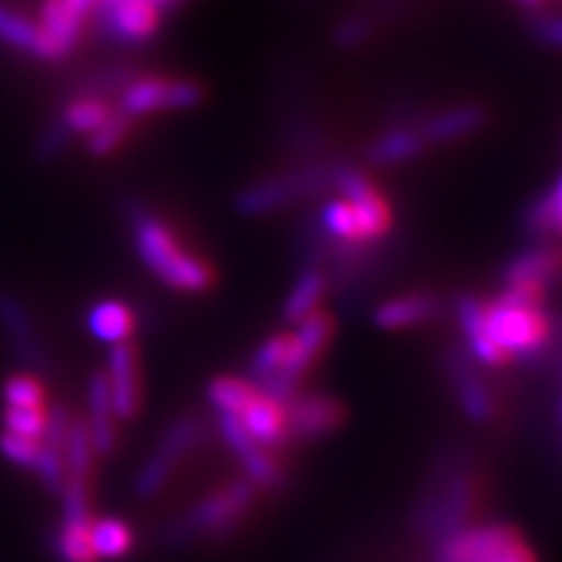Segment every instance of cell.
I'll return each mask as SVG.
<instances>
[{
	"label": "cell",
	"mask_w": 562,
	"mask_h": 562,
	"mask_svg": "<svg viewBox=\"0 0 562 562\" xmlns=\"http://www.w3.org/2000/svg\"><path fill=\"white\" fill-rule=\"evenodd\" d=\"M542 300V290L505 284L501 297L484 302V334L508 355V360L542 355L550 341L552 328Z\"/></svg>",
	"instance_id": "6da1fadb"
},
{
	"label": "cell",
	"mask_w": 562,
	"mask_h": 562,
	"mask_svg": "<svg viewBox=\"0 0 562 562\" xmlns=\"http://www.w3.org/2000/svg\"><path fill=\"white\" fill-rule=\"evenodd\" d=\"M133 243L140 261L161 284L178 292H206L214 284L211 266L188 250L159 216L138 211L133 220Z\"/></svg>",
	"instance_id": "7a4b0ae2"
},
{
	"label": "cell",
	"mask_w": 562,
	"mask_h": 562,
	"mask_svg": "<svg viewBox=\"0 0 562 562\" xmlns=\"http://www.w3.org/2000/svg\"><path fill=\"white\" fill-rule=\"evenodd\" d=\"M256 501V487L245 480H232L209 492L191 513L182 518L180 531L188 537H224L243 521Z\"/></svg>",
	"instance_id": "3957f363"
},
{
	"label": "cell",
	"mask_w": 562,
	"mask_h": 562,
	"mask_svg": "<svg viewBox=\"0 0 562 562\" xmlns=\"http://www.w3.org/2000/svg\"><path fill=\"white\" fill-rule=\"evenodd\" d=\"M203 100L199 81L191 79H165V76H144L133 79L121 97V112L131 121L157 112L188 110Z\"/></svg>",
	"instance_id": "277c9868"
},
{
	"label": "cell",
	"mask_w": 562,
	"mask_h": 562,
	"mask_svg": "<svg viewBox=\"0 0 562 562\" xmlns=\"http://www.w3.org/2000/svg\"><path fill=\"white\" fill-rule=\"evenodd\" d=\"M100 0H45L40 11L37 58L58 60L74 50L81 37L83 21Z\"/></svg>",
	"instance_id": "5b68a950"
},
{
	"label": "cell",
	"mask_w": 562,
	"mask_h": 562,
	"mask_svg": "<svg viewBox=\"0 0 562 562\" xmlns=\"http://www.w3.org/2000/svg\"><path fill=\"white\" fill-rule=\"evenodd\" d=\"M199 440V422L193 417H180L170 425V430L165 432V438L159 440V446L154 448L149 461L144 463V469L138 472L136 492L140 497H154L157 492L170 482L175 469L180 467L182 456L193 448V442Z\"/></svg>",
	"instance_id": "8992f818"
},
{
	"label": "cell",
	"mask_w": 562,
	"mask_h": 562,
	"mask_svg": "<svg viewBox=\"0 0 562 562\" xmlns=\"http://www.w3.org/2000/svg\"><path fill=\"white\" fill-rule=\"evenodd\" d=\"M334 186L341 191V199H347L357 211V220H360L364 243L381 240L383 235H389L393 214L389 201L375 191L370 178L355 167H339L331 175Z\"/></svg>",
	"instance_id": "52a82bcc"
},
{
	"label": "cell",
	"mask_w": 562,
	"mask_h": 562,
	"mask_svg": "<svg viewBox=\"0 0 562 562\" xmlns=\"http://www.w3.org/2000/svg\"><path fill=\"white\" fill-rule=\"evenodd\" d=\"M286 419H290V438H326V435L339 430L344 422V406L326 393H307V396L297 393L286 404Z\"/></svg>",
	"instance_id": "ba28073f"
},
{
	"label": "cell",
	"mask_w": 562,
	"mask_h": 562,
	"mask_svg": "<svg viewBox=\"0 0 562 562\" xmlns=\"http://www.w3.org/2000/svg\"><path fill=\"white\" fill-rule=\"evenodd\" d=\"M334 336V315L326 311H315L307 318L300 321V328L292 334L290 357H286L284 370L277 372L281 378H290L292 383H300L302 375L313 368V362L326 351L328 341ZM273 378V375H271Z\"/></svg>",
	"instance_id": "9c48e42d"
},
{
	"label": "cell",
	"mask_w": 562,
	"mask_h": 562,
	"mask_svg": "<svg viewBox=\"0 0 562 562\" xmlns=\"http://www.w3.org/2000/svg\"><path fill=\"white\" fill-rule=\"evenodd\" d=\"M108 385L115 417L133 419L140 412V364L138 351L128 341L115 344L108 360Z\"/></svg>",
	"instance_id": "30bf717a"
},
{
	"label": "cell",
	"mask_w": 562,
	"mask_h": 562,
	"mask_svg": "<svg viewBox=\"0 0 562 562\" xmlns=\"http://www.w3.org/2000/svg\"><path fill=\"white\" fill-rule=\"evenodd\" d=\"M518 539L516 531L503 526L459 531L440 547V562H495Z\"/></svg>",
	"instance_id": "8fae6325"
},
{
	"label": "cell",
	"mask_w": 562,
	"mask_h": 562,
	"mask_svg": "<svg viewBox=\"0 0 562 562\" xmlns=\"http://www.w3.org/2000/svg\"><path fill=\"white\" fill-rule=\"evenodd\" d=\"M318 182L313 172H300V175H281V178H269L263 182H256V186L245 188V191L237 195V209L243 214H269V211H277L286 203L302 199L313 191V186Z\"/></svg>",
	"instance_id": "7c38bea8"
},
{
	"label": "cell",
	"mask_w": 562,
	"mask_h": 562,
	"mask_svg": "<svg viewBox=\"0 0 562 562\" xmlns=\"http://www.w3.org/2000/svg\"><path fill=\"white\" fill-rule=\"evenodd\" d=\"M102 24L110 37L123 42L149 40L159 26V5L154 0H121L104 5Z\"/></svg>",
	"instance_id": "4fadbf2b"
},
{
	"label": "cell",
	"mask_w": 562,
	"mask_h": 562,
	"mask_svg": "<svg viewBox=\"0 0 562 562\" xmlns=\"http://www.w3.org/2000/svg\"><path fill=\"white\" fill-rule=\"evenodd\" d=\"M243 427L256 442L263 448H277L290 440V419H286V406L271 398L269 393L258 391V396L245 406L240 414Z\"/></svg>",
	"instance_id": "5bb4252c"
},
{
	"label": "cell",
	"mask_w": 562,
	"mask_h": 562,
	"mask_svg": "<svg viewBox=\"0 0 562 562\" xmlns=\"http://www.w3.org/2000/svg\"><path fill=\"white\" fill-rule=\"evenodd\" d=\"M560 269H562V250L531 248V250L518 252V256L505 266L503 281L505 284L533 286V290L544 292V286L558 277Z\"/></svg>",
	"instance_id": "9a60e30c"
},
{
	"label": "cell",
	"mask_w": 562,
	"mask_h": 562,
	"mask_svg": "<svg viewBox=\"0 0 562 562\" xmlns=\"http://www.w3.org/2000/svg\"><path fill=\"white\" fill-rule=\"evenodd\" d=\"M89 438L100 456L112 453L115 448V409H112L110 385L104 372H94L89 378Z\"/></svg>",
	"instance_id": "2e32d148"
},
{
	"label": "cell",
	"mask_w": 562,
	"mask_h": 562,
	"mask_svg": "<svg viewBox=\"0 0 562 562\" xmlns=\"http://www.w3.org/2000/svg\"><path fill=\"white\" fill-rule=\"evenodd\" d=\"M438 297L427 292L404 294V297H393L383 302L375 311V323L383 331H402V328L422 326V323L432 321L438 315Z\"/></svg>",
	"instance_id": "e0dca14e"
},
{
	"label": "cell",
	"mask_w": 562,
	"mask_h": 562,
	"mask_svg": "<svg viewBox=\"0 0 562 562\" xmlns=\"http://www.w3.org/2000/svg\"><path fill=\"white\" fill-rule=\"evenodd\" d=\"M484 110L476 104H459V108H448L425 121L419 133L425 144H451V140L467 138L482 128Z\"/></svg>",
	"instance_id": "ac0fdd59"
},
{
	"label": "cell",
	"mask_w": 562,
	"mask_h": 562,
	"mask_svg": "<svg viewBox=\"0 0 562 562\" xmlns=\"http://www.w3.org/2000/svg\"><path fill=\"white\" fill-rule=\"evenodd\" d=\"M0 323H3L5 334L21 357L26 362L40 364L42 362V347L37 334H34V323L26 313V307L21 305V300L13 297V294H3L0 297Z\"/></svg>",
	"instance_id": "d6986e66"
},
{
	"label": "cell",
	"mask_w": 562,
	"mask_h": 562,
	"mask_svg": "<svg viewBox=\"0 0 562 562\" xmlns=\"http://www.w3.org/2000/svg\"><path fill=\"white\" fill-rule=\"evenodd\" d=\"M451 378L463 414L472 417L474 422L492 419V414H495V398H492L487 385L480 381V375H474L472 364L463 360H453Z\"/></svg>",
	"instance_id": "ffe728a7"
},
{
	"label": "cell",
	"mask_w": 562,
	"mask_h": 562,
	"mask_svg": "<svg viewBox=\"0 0 562 562\" xmlns=\"http://www.w3.org/2000/svg\"><path fill=\"white\" fill-rule=\"evenodd\" d=\"M87 326L97 339L115 347V344H123L131 339L133 328H136V315H133L131 307L123 305V302L104 300L91 307Z\"/></svg>",
	"instance_id": "44dd1931"
},
{
	"label": "cell",
	"mask_w": 562,
	"mask_h": 562,
	"mask_svg": "<svg viewBox=\"0 0 562 562\" xmlns=\"http://www.w3.org/2000/svg\"><path fill=\"white\" fill-rule=\"evenodd\" d=\"M425 146L427 144H425V138H422L419 131L393 128V131H385L381 138H375V144L370 146L368 157L372 165H378V167L402 165V161L419 157Z\"/></svg>",
	"instance_id": "7402d4cb"
},
{
	"label": "cell",
	"mask_w": 562,
	"mask_h": 562,
	"mask_svg": "<svg viewBox=\"0 0 562 562\" xmlns=\"http://www.w3.org/2000/svg\"><path fill=\"white\" fill-rule=\"evenodd\" d=\"M328 290V281L318 269H307L302 277L294 281L290 297L284 302V315L286 321L300 323L302 318L318 311L323 294Z\"/></svg>",
	"instance_id": "603a6c76"
},
{
	"label": "cell",
	"mask_w": 562,
	"mask_h": 562,
	"mask_svg": "<svg viewBox=\"0 0 562 562\" xmlns=\"http://www.w3.org/2000/svg\"><path fill=\"white\" fill-rule=\"evenodd\" d=\"M258 385H252L250 381H243V378H216L209 385V402L220 414H235L240 417L252 398L258 396Z\"/></svg>",
	"instance_id": "cb8c5ba5"
},
{
	"label": "cell",
	"mask_w": 562,
	"mask_h": 562,
	"mask_svg": "<svg viewBox=\"0 0 562 562\" xmlns=\"http://www.w3.org/2000/svg\"><path fill=\"white\" fill-rule=\"evenodd\" d=\"M89 542L94 550V558L117 560L133 547V531L128 524L117 521V518H102V521L89 526Z\"/></svg>",
	"instance_id": "d4e9b609"
},
{
	"label": "cell",
	"mask_w": 562,
	"mask_h": 562,
	"mask_svg": "<svg viewBox=\"0 0 562 562\" xmlns=\"http://www.w3.org/2000/svg\"><path fill=\"white\" fill-rule=\"evenodd\" d=\"M110 104L102 100L100 94H81L63 110L60 123L66 125V131L74 133H94L100 125L110 117Z\"/></svg>",
	"instance_id": "484cf974"
},
{
	"label": "cell",
	"mask_w": 562,
	"mask_h": 562,
	"mask_svg": "<svg viewBox=\"0 0 562 562\" xmlns=\"http://www.w3.org/2000/svg\"><path fill=\"white\" fill-rule=\"evenodd\" d=\"M321 224H323V229L334 237V240L349 243V245L364 243L360 220H357V211L347 199L328 201L321 211Z\"/></svg>",
	"instance_id": "4316f807"
},
{
	"label": "cell",
	"mask_w": 562,
	"mask_h": 562,
	"mask_svg": "<svg viewBox=\"0 0 562 562\" xmlns=\"http://www.w3.org/2000/svg\"><path fill=\"white\" fill-rule=\"evenodd\" d=\"M526 227L537 235H550L562 240V175L552 186V191L526 211Z\"/></svg>",
	"instance_id": "83f0119b"
},
{
	"label": "cell",
	"mask_w": 562,
	"mask_h": 562,
	"mask_svg": "<svg viewBox=\"0 0 562 562\" xmlns=\"http://www.w3.org/2000/svg\"><path fill=\"white\" fill-rule=\"evenodd\" d=\"M290 347H292V334H273L266 339L261 347L256 349L250 360V372L256 381H269L271 375L284 370L286 357H290Z\"/></svg>",
	"instance_id": "f1b7e54d"
},
{
	"label": "cell",
	"mask_w": 562,
	"mask_h": 562,
	"mask_svg": "<svg viewBox=\"0 0 562 562\" xmlns=\"http://www.w3.org/2000/svg\"><path fill=\"white\" fill-rule=\"evenodd\" d=\"M0 42H5V45L11 47H19V50L37 55L40 26L26 16H21V13L11 11L9 5L0 3Z\"/></svg>",
	"instance_id": "f546056e"
},
{
	"label": "cell",
	"mask_w": 562,
	"mask_h": 562,
	"mask_svg": "<svg viewBox=\"0 0 562 562\" xmlns=\"http://www.w3.org/2000/svg\"><path fill=\"white\" fill-rule=\"evenodd\" d=\"M128 131H131V117L123 115L121 110L117 112L112 110L108 121H104L94 133H89V151L94 154V157H108V154H112L123 144L125 136H128Z\"/></svg>",
	"instance_id": "4dcf8cb0"
},
{
	"label": "cell",
	"mask_w": 562,
	"mask_h": 562,
	"mask_svg": "<svg viewBox=\"0 0 562 562\" xmlns=\"http://www.w3.org/2000/svg\"><path fill=\"white\" fill-rule=\"evenodd\" d=\"M91 524H63V529L55 537V547L63 562H94V550L89 542Z\"/></svg>",
	"instance_id": "1f68e13d"
},
{
	"label": "cell",
	"mask_w": 562,
	"mask_h": 562,
	"mask_svg": "<svg viewBox=\"0 0 562 562\" xmlns=\"http://www.w3.org/2000/svg\"><path fill=\"white\" fill-rule=\"evenodd\" d=\"M34 472L40 474L42 484H45L53 495H60L63 487H66V476H68L66 459H63L60 448H55V446H50V442L42 440L40 456H37V461H34Z\"/></svg>",
	"instance_id": "d6a6232c"
},
{
	"label": "cell",
	"mask_w": 562,
	"mask_h": 562,
	"mask_svg": "<svg viewBox=\"0 0 562 562\" xmlns=\"http://www.w3.org/2000/svg\"><path fill=\"white\" fill-rule=\"evenodd\" d=\"M5 406H30L42 409L45 406V385L34 375H13L3 383Z\"/></svg>",
	"instance_id": "836d02e7"
},
{
	"label": "cell",
	"mask_w": 562,
	"mask_h": 562,
	"mask_svg": "<svg viewBox=\"0 0 562 562\" xmlns=\"http://www.w3.org/2000/svg\"><path fill=\"white\" fill-rule=\"evenodd\" d=\"M3 425L9 432L42 440V435H45V427H47V412L45 406H42V409H30V406H5Z\"/></svg>",
	"instance_id": "e575fe53"
},
{
	"label": "cell",
	"mask_w": 562,
	"mask_h": 562,
	"mask_svg": "<svg viewBox=\"0 0 562 562\" xmlns=\"http://www.w3.org/2000/svg\"><path fill=\"white\" fill-rule=\"evenodd\" d=\"M40 448H42V440L37 438H24V435H16L9 430L0 432V453H3L11 463H16V467L34 469Z\"/></svg>",
	"instance_id": "d590c367"
},
{
	"label": "cell",
	"mask_w": 562,
	"mask_h": 562,
	"mask_svg": "<svg viewBox=\"0 0 562 562\" xmlns=\"http://www.w3.org/2000/svg\"><path fill=\"white\" fill-rule=\"evenodd\" d=\"M70 133L66 131V125H63L60 121L47 125L45 133H42L40 144H37V154L40 159H55L58 154L66 149V140H68Z\"/></svg>",
	"instance_id": "8d00e7d4"
},
{
	"label": "cell",
	"mask_w": 562,
	"mask_h": 562,
	"mask_svg": "<svg viewBox=\"0 0 562 562\" xmlns=\"http://www.w3.org/2000/svg\"><path fill=\"white\" fill-rule=\"evenodd\" d=\"M537 34H539V40L547 42V45L560 47L562 50V13H552V16L539 19Z\"/></svg>",
	"instance_id": "74e56055"
},
{
	"label": "cell",
	"mask_w": 562,
	"mask_h": 562,
	"mask_svg": "<svg viewBox=\"0 0 562 562\" xmlns=\"http://www.w3.org/2000/svg\"><path fill=\"white\" fill-rule=\"evenodd\" d=\"M368 37V21L362 19H349L347 24L339 26V32H336V40L341 42V45H357V42Z\"/></svg>",
	"instance_id": "f35d334b"
},
{
	"label": "cell",
	"mask_w": 562,
	"mask_h": 562,
	"mask_svg": "<svg viewBox=\"0 0 562 562\" xmlns=\"http://www.w3.org/2000/svg\"><path fill=\"white\" fill-rule=\"evenodd\" d=\"M495 562H533V554L529 552V547H526L521 539H518V542L513 544L510 550H505Z\"/></svg>",
	"instance_id": "ab89813d"
},
{
	"label": "cell",
	"mask_w": 562,
	"mask_h": 562,
	"mask_svg": "<svg viewBox=\"0 0 562 562\" xmlns=\"http://www.w3.org/2000/svg\"><path fill=\"white\" fill-rule=\"evenodd\" d=\"M112 3H121V0H100V5H97V9H104V5H112Z\"/></svg>",
	"instance_id": "60d3db41"
},
{
	"label": "cell",
	"mask_w": 562,
	"mask_h": 562,
	"mask_svg": "<svg viewBox=\"0 0 562 562\" xmlns=\"http://www.w3.org/2000/svg\"><path fill=\"white\" fill-rule=\"evenodd\" d=\"M154 3H157V5H159V9H165V5H170V3H172V0H154Z\"/></svg>",
	"instance_id": "b9f144b4"
},
{
	"label": "cell",
	"mask_w": 562,
	"mask_h": 562,
	"mask_svg": "<svg viewBox=\"0 0 562 562\" xmlns=\"http://www.w3.org/2000/svg\"><path fill=\"white\" fill-rule=\"evenodd\" d=\"M521 3H526V5H537V3H542V0H521Z\"/></svg>",
	"instance_id": "7bdbcfd3"
}]
</instances>
